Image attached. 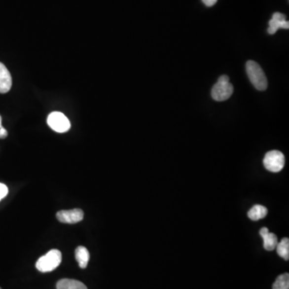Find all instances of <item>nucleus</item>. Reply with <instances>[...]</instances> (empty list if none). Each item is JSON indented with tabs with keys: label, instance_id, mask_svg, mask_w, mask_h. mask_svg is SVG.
Segmentation results:
<instances>
[{
	"label": "nucleus",
	"instance_id": "obj_6",
	"mask_svg": "<svg viewBox=\"0 0 289 289\" xmlns=\"http://www.w3.org/2000/svg\"><path fill=\"white\" fill-rule=\"evenodd\" d=\"M56 218L63 223L68 224H74L83 220L84 218V212L81 209L65 210L61 211L56 214Z\"/></svg>",
	"mask_w": 289,
	"mask_h": 289
},
{
	"label": "nucleus",
	"instance_id": "obj_17",
	"mask_svg": "<svg viewBox=\"0 0 289 289\" xmlns=\"http://www.w3.org/2000/svg\"><path fill=\"white\" fill-rule=\"evenodd\" d=\"M7 131L5 130L4 128H0V139H4L7 137Z\"/></svg>",
	"mask_w": 289,
	"mask_h": 289
},
{
	"label": "nucleus",
	"instance_id": "obj_3",
	"mask_svg": "<svg viewBox=\"0 0 289 289\" xmlns=\"http://www.w3.org/2000/svg\"><path fill=\"white\" fill-rule=\"evenodd\" d=\"M233 85L229 82V77L222 75L218 78L212 89V97L216 102H224L233 93Z\"/></svg>",
	"mask_w": 289,
	"mask_h": 289
},
{
	"label": "nucleus",
	"instance_id": "obj_9",
	"mask_svg": "<svg viewBox=\"0 0 289 289\" xmlns=\"http://www.w3.org/2000/svg\"><path fill=\"white\" fill-rule=\"evenodd\" d=\"M259 235H261L263 240V248L267 251H273L276 249L278 244V238L274 233H271L267 227H263L259 231Z\"/></svg>",
	"mask_w": 289,
	"mask_h": 289
},
{
	"label": "nucleus",
	"instance_id": "obj_13",
	"mask_svg": "<svg viewBox=\"0 0 289 289\" xmlns=\"http://www.w3.org/2000/svg\"><path fill=\"white\" fill-rule=\"evenodd\" d=\"M276 250L278 255L285 259V260H289V240L288 238H284L282 239L280 243H278L277 246H276Z\"/></svg>",
	"mask_w": 289,
	"mask_h": 289
},
{
	"label": "nucleus",
	"instance_id": "obj_19",
	"mask_svg": "<svg viewBox=\"0 0 289 289\" xmlns=\"http://www.w3.org/2000/svg\"><path fill=\"white\" fill-rule=\"evenodd\" d=\"M0 289H1V288H0Z\"/></svg>",
	"mask_w": 289,
	"mask_h": 289
},
{
	"label": "nucleus",
	"instance_id": "obj_5",
	"mask_svg": "<svg viewBox=\"0 0 289 289\" xmlns=\"http://www.w3.org/2000/svg\"><path fill=\"white\" fill-rule=\"evenodd\" d=\"M48 124L52 130L57 133H65L69 131L71 124L68 117L64 113L53 112L48 117Z\"/></svg>",
	"mask_w": 289,
	"mask_h": 289
},
{
	"label": "nucleus",
	"instance_id": "obj_10",
	"mask_svg": "<svg viewBox=\"0 0 289 289\" xmlns=\"http://www.w3.org/2000/svg\"><path fill=\"white\" fill-rule=\"evenodd\" d=\"M75 256L80 268L83 269L86 268L89 263V258H90L88 249L83 246L78 247L75 251Z\"/></svg>",
	"mask_w": 289,
	"mask_h": 289
},
{
	"label": "nucleus",
	"instance_id": "obj_18",
	"mask_svg": "<svg viewBox=\"0 0 289 289\" xmlns=\"http://www.w3.org/2000/svg\"><path fill=\"white\" fill-rule=\"evenodd\" d=\"M2 127V117L0 116V128Z\"/></svg>",
	"mask_w": 289,
	"mask_h": 289
},
{
	"label": "nucleus",
	"instance_id": "obj_1",
	"mask_svg": "<svg viewBox=\"0 0 289 289\" xmlns=\"http://www.w3.org/2000/svg\"><path fill=\"white\" fill-rule=\"evenodd\" d=\"M246 71L249 80L257 90L264 91L267 89L268 80L259 64L255 61H248L246 64Z\"/></svg>",
	"mask_w": 289,
	"mask_h": 289
},
{
	"label": "nucleus",
	"instance_id": "obj_14",
	"mask_svg": "<svg viewBox=\"0 0 289 289\" xmlns=\"http://www.w3.org/2000/svg\"><path fill=\"white\" fill-rule=\"evenodd\" d=\"M272 289H289V274L284 273L276 278Z\"/></svg>",
	"mask_w": 289,
	"mask_h": 289
},
{
	"label": "nucleus",
	"instance_id": "obj_16",
	"mask_svg": "<svg viewBox=\"0 0 289 289\" xmlns=\"http://www.w3.org/2000/svg\"><path fill=\"white\" fill-rule=\"evenodd\" d=\"M202 1H203V3H204L207 7H212V6L216 4L218 0H202Z\"/></svg>",
	"mask_w": 289,
	"mask_h": 289
},
{
	"label": "nucleus",
	"instance_id": "obj_2",
	"mask_svg": "<svg viewBox=\"0 0 289 289\" xmlns=\"http://www.w3.org/2000/svg\"><path fill=\"white\" fill-rule=\"evenodd\" d=\"M62 260V255L59 250L52 249L46 255L40 257L36 262V267L39 272H49L56 269Z\"/></svg>",
	"mask_w": 289,
	"mask_h": 289
},
{
	"label": "nucleus",
	"instance_id": "obj_11",
	"mask_svg": "<svg viewBox=\"0 0 289 289\" xmlns=\"http://www.w3.org/2000/svg\"><path fill=\"white\" fill-rule=\"evenodd\" d=\"M57 289H88L82 282L72 279H62L56 285Z\"/></svg>",
	"mask_w": 289,
	"mask_h": 289
},
{
	"label": "nucleus",
	"instance_id": "obj_8",
	"mask_svg": "<svg viewBox=\"0 0 289 289\" xmlns=\"http://www.w3.org/2000/svg\"><path fill=\"white\" fill-rule=\"evenodd\" d=\"M12 85V79L8 69L0 63V93H6L10 91Z\"/></svg>",
	"mask_w": 289,
	"mask_h": 289
},
{
	"label": "nucleus",
	"instance_id": "obj_12",
	"mask_svg": "<svg viewBox=\"0 0 289 289\" xmlns=\"http://www.w3.org/2000/svg\"><path fill=\"white\" fill-rule=\"evenodd\" d=\"M268 215V209L264 206H253L248 213V216L253 221H258L266 217Z\"/></svg>",
	"mask_w": 289,
	"mask_h": 289
},
{
	"label": "nucleus",
	"instance_id": "obj_15",
	"mask_svg": "<svg viewBox=\"0 0 289 289\" xmlns=\"http://www.w3.org/2000/svg\"><path fill=\"white\" fill-rule=\"evenodd\" d=\"M8 194V188L3 183H0V201L7 196Z\"/></svg>",
	"mask_w": 289,
	"mask_h": 289
},
{
	"label": "nucleus",
	"instance_id": "obj_7",
	"mask_svg": "<svg viewBox=\"0 0 289 289\" xmlns=\"http://www.w3.org/2000/svg\"><path fill=\"white\" fill-rule=\"evenodd\" d=\"M268 24H269V28L268 29V33L270 35L275 34L280 28H284V29L289 28V23L286 20L285 15L280 12L273 14Z\"/></svg>",
	"mask_w": 289,
	"mask_h": 289
},
{
	"label": "nucleus",
	"instance_id": "obj_4",
	"mask_svg": "<svg viewBox=\"0 0 289 289\" xmlns=\"http://www.w3.org/2000/svg\"><path fill=\"white\" fill-rule=\"evenodd\" d=\"M285 164V155L278 150L268 152L263 158V166L270 172H280L282 171Z\"/></svg>",
	"mask_w": 289,
	"mask_h": 289
}]
</instances>
